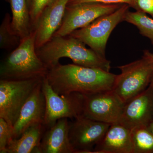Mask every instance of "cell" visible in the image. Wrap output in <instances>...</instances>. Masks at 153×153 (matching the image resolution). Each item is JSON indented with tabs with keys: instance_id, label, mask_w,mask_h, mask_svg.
Masks as SVG:
<instances>
[{
	"instance_id": "9c48e42d",
	"label": "cell",
	"mask_w": 153,
	"mask_h": 153,
	"mask_svg": "<svg viewBox=\"0 0 153 153\" xmlns=\"http://www.w3.org/2000/svg\"><path fill=\"white\" fill-rule=\"evenodd\" d=\"M82 95V115L110 124L119 122L125 103L113 91Z\"/></svg>"
},
{
	"instance_id": "ffe728a7",
	"label": "cell",
	"mask_w": 153,
	"mask_h": 153,
	"mask_svg": "<svg viewBox=\"0 0 153 153\" xmlns=\"http://www.w3.org/2000/svg\"><path fill=\"white\" fill-rule=\"evenodd\" d=\"M124 21L136 26L140 34L149 38L153 44V18H150L143 12L128 11Z\"/></svg>"
},
{
	"instance_id": "5bb4252c",
	"label": "cell",
	"mask_w": 153,
	"mask_h": 153,
	"mask_svg": "<svg viewBox=\"0 0 153 153\" xmlns=\"http://www.w3.org/2000/svg\"><path fill=\"white\" fill-rule=\"evenodd\" d=\"M68 119L58 120L46 129L36 150L38 153H75L69 138Z\"/></svg>"
},
{
	"instance_id": "4fadbf2b",
	"label": "cell",
	"mask_w": 153,
	"mask_h": 153,
	"mask_svg": "<svg viewBox=\"0 0 153 153\" xmlns=\"http://www.w3.org/2000/svg\"><path fill=\"white\" fill-rule=\"evenodd\" d=\"M69 0H54L44 9L33 25L36 49L53 37L60 27Z\"/></svg>"
},
{
	"instance_id": "cb8c5ba5",
	"label": "cell",
	"mask_w": 153,
	"mask_h": 153,
	"mask_svg": "<svg viewBox=\"0 0 153 153\" xmlns=\"http://www.w3.org/2000/svg\"><path fill=\"white\" fill-rule=\"evenodd\" d=\"M131 2V0H69L67 5H71L80 3L97 2L107 4H127L130 6Z\"/></svg>"
},
{
	"instance_id": "4316f807",
	"label": "cell",
	"mask_w": 153,
	"mask_h": 153,
	"mask_svg": "<svg viewBox=\"0 0 153 153\" xmlns=\"http://www.w3.org/2000/svg\"><path fill=\"white\" fill-rule=\"evenodd\" d=\"M149 86L150 87V88H151V89H152V91L153 93V73L152 76V78H151V81L150 82Z\"/></svg>"
},
{
	"instance_id": "30bf717a",
	"label": "cell",
	"mask_w": 153,
	"mask_h": 153,
	"mask_svg": "<svg viewBox=\"0 0 153 153\" xmlns=\"http://www.w3.org/2000/svg\"><path fill=\"white\" fill-rule=\"evenodd\" d=\"M111 125L83 115L69 122V138L75 153H92Z\"/></svg>"
},
{
	"instance_id": "9a60e30c",
	"label": "cell",
	"mask_w": 153,
	"mask_h": 153,
	"mask_svg": "<svg viewBox=\"0 0 153 153\" xmlns=\"http://www.w3.org/2000/svg\"><path fill=\"white\" fill-rule=\"evenodd\" d=\"M92 153H134L131 131L119 123L111 124Z\"/></svg>"
},
{
	"instance_id": "7a4b0ae2",
	"label": "cell",
	"mask_w": 153,
	"mask_h": 153,
	"mask_svg": "<svg viewBox=\"0 0 153 153\" xmlns=\"http://www.w3.org/2000/svg\"><path fill=\"white\" fill-rule=\"evenodd\" d=\"M85 45L79 39L70 36H54L37 48L36 52L48 69L60 63V58L67 57L76 65L109 71L110 61L91 48L88 49Z\"/></svg>"
},
{
	"instance_id": "d6986e66",
	"label": "cell",
	"mask_w": 153,
	"mask_h": 153,
	"mask_svg": "<svg viewBox=\"0 0 153 153\" xmlns=\"http://www.w3.org/2000/svg\"><path fill=\"white\" fill-rule=\"evenodd\" d=\"M21 41L12 27V17L9 13L6 14L0 27V48L13 51L19 46Z\"/></svg>"
},
{
	"instance_id": "ac0fdd59",
	"label": "cell",
	"mask_w": 153,
	"mask_h": 153,
	"mask_svg": "<svg viewBox=\"0 0 153 153\" xmlns=\"http://www.w3.org/2000/svg\"><path fill=\"white\" fill-rule=\"evenodd\" d=\"M134 153H153V134L146 126L131 130Z\"/></svg>"
},
{
	"instance_id": "603a6c76",
	"label": "cell",
	"mask_w": 153,
	"mask_h": 153,
	"mask_svg": "<svg viewBox=\"0 0 153 153\" xmlns=\"http://www.w3.org/2000/svg\"><path fill=\"white\" fill-rule=\"evenodd\" d=\"M130 7L136 11L149 14L153 18V0H131Z\"/></svg>"
},
{
	"instance_id": "d4e9b609",
	"label": "cell",
	"mask_w": 153,
	"mask_h": 153,
	"mask_svg": "<svg viewBox=\"0 0 153 153\" xmlns=\"http://www.w3.org/2000/svg\"><path fill=\"white\" fill-rule=\"evenodd\" d=\"M143 55L147 57L149 60L153 63V53L149 50H145L143 52Z\"/></svg>"
},
{
	"instance_id": "484cf974",
	"label": "cell",
	"mask_w": 153,
	"mask_h": 153,
	"mask_svg": "<svg viewBox=\"0 0 153 153\" xmlns=\"http://www.w3.org/2000/svg\"><path fill=\"white\" fill-rule=\"evenodd\" d=\"M147 128L153 134V120L149 124V125L147 126Z\"/></svg>"
},
{
	"instance_id": "7c38bea8",
	"label": "cell",
	"mask_w": 153,
	"mask_h": 153,
	"mask_svg": "<svg viewBox=\"0 0 153 153\" xmlns=\"http://www.w3.org/2000/svg\"><path fill=\"white\" fill-rule=\"evenodd\" d=\"M42 80L35 88L22 107L19 117L12 128L13 139L19 138L32 126L44 124L46 100L42 91Z\"/></svg>"
},
{
	"instance_id": "5b68a950",
	"label": "cell",
	"mask_w": 153,
	"mask_h": 153,
	"mask_svg": "<svg viewBox=\"0 0 153 153\" xmlns=\"http://www.w3.org/2000/svg\"><path fill=\"white\" fill-rule=\"evenodd\" d=\"M130 7L123 4L111 13L99 17L86 27L74 31L68 36L79 39L101 57H105V49L111 34L119 23L124 21Z\"/></svg>"
},
{
	"instance_id": "8fae6325",
	"label": "cell",
	"mask_w": 153,
	"mask_h": 153,
	"mask_svg": "<svg viewBox=\"0 0 153 153\" xmlns=\"http://www.w3.org/2000/svg\"><path fill=\"white\" fill-rule=\"evenodd\" d=\"M153 120V93L149 87L125 102L119 123L129 129L146 126Z\"/></svg>"
},
{
	"instance_id": "277c9868",
	"label": "cell",
	"mask_w": 153,
	"mask_h": 153,
	"mask_svg": "<svg viewBox=\"0 0 153 153\" xmlns=\"http://www.w3.org/2000/svg\"><path fill=\"white\" fill-rule=\"evenodd\" d=\"M117 68L121 73L117 75L112 90L124 103L149 87L153 73V63L145 55Z\"/></svg>"
},
{
	"instance_id": "3957f363",
	"label": "cell",
	"mask_w": 153,
	"mask_h": 153,
	"mask_svg": "<svg viewBox=\"0 0 153 153\" xmlns=\"http://www.w3.org/2000/svg\"><path fill=\"white\" fill-rule=\"evenodd\" d=\"M48 70L37 55L32 32L1 62L0 77L13 80L42 78L46 76Z\"/></svg>"
},
{
	"instance_id": "f1b7e54d",
	"label": "cell",
	"mask_w": 153,
	"mask_h": 153,
	"mask_svg": "<svg viewBox=\"0 0 153 153\" xmlns=\"http://www.w3.org/2000/svg\"><path fill=\"white\" fill-rule=\"evenodd\" d=\"M4 1H10V0H4Z\"/></svg>"
},
{
	"instance_id": "8992f818",
	"label": "cell",
	"mask_w": 153,
	"mask_h": 153,
	"mask_svg": "<svg viewBox=\"0 0 153 153\" xmlns=\"http://www.w3.org/2000/svg\"><path fill=\"white\" fill-rule=\"evenodd\" d=\"M44 78L0 80V117L12 128L22 107Z\"/></svg>"
},
{
	"instance_id": "e0dca14e",
	"label": "cell",
	"mask_w": 153,
	"mask_h": 153,
	"mask_svg": "<svg viewBox=\"0 0 153 153\" xmlns=\"http://www.w3.org/2000/svg\"><path fill=\"white\" fill-rule=\"evenodd\" d=\"M12 26L21 40L32 33L30 9L27 0H10Z\"/></svg>"
},
{
	"instance_id": "44dd1931",
	"label": "cell",
	"mask_w": 153,
	"mask_h": 153,
	"mask_svg": "<svg viewBox=\"0 0 153 153\" xmlns=\"http://www.w3.org/2000/svg\"><path fill=\"white\" fill-rule=\"evenodd\" d=\"M13 139L12 128L4 119L0 117V153H7V147Z\"/></svg>"
},
{
	"instance_id": "ba28073f",
	"label": "cell",
	"mask_w": 153,
	"mask_h": 153,
	"mask_svg": "<svg viewBox=\"0 0 153 153\" xmlns=\"http://www.w3.org/2000/svg\"><path fill=\"white\" fill-rule=\"evenodd\" d=\"M123 4L97 2L67 5L62 24L53 36H66L86 27L99 17L116 11Z\"/></svg>"
},
{
	"instance_id": "83f0119b",
	"label": "cell",
	"mask_w": 153,
	"mask_h": 153,
	"mask_svg": "<svg viewBox=\"0 0 153 153\" xmlns=\"http://www.w3.org/2000/svg\"><path fill=\"white\" fill-rule=\"evenodd\" d=\"M27 3L28 7L29 9H30V6H31V3H32V0H27Z\"/></svg>"
},
{
	"instance_id": "6da1fadb",
	"label": "cell",
	"mask_w": 153,
	"mask_h": 153,
	"mask_svg": "<svg viewBox=\"0 0 153 153\" xmlns=\"http://www.w3.org/2000/svg\"><path fill=\"white\" fill-rule=\"evenodd\" d=\"M117 75L100 68L59 63L49 68L46 77L60 95L73 92L85 94L112 90Z\"/></svg>"
},
{
	"instance_id": "7402d4cb",
	"label": "cell",
	"mask_w": 153,
	"mask_h": 153,
	"mask_svg": "<svg viewBox=\"0 0 153 153\" xmlns=\"http://www.w3.org/2000/svg\"><path fill=\"white\" fill-rule=\"evenodd\" d=\"M54 0H32L30 9L32 28L44 9Z\"/></svg>"
},
{
	"instance_id": "52a82bcc",
	"label": "cell",
	"mask_w": 153,
	"mask_h": 153,
	"mask_svg": "<svg viewBox=\"0 0 153 153\" xmlns=\"http://www.w3.org/2000/svg\"><path fill=\"white\" fill-rule=\"evenodd\" d=\"M42 89L46 100L44 123L46 128L61 118L74 119L82 115L83 95L73 92L60 95L53 90L46 76L42 80Z\"/></svg>"
},
{
	"instance_id": "2e32d148",
	"label": "cell",
	"mask_w": 153,
	"mask_h": 153,
	"mask_svg": "<svg viewBox=\"0 0 153 153\" xmlns=\"http://www.w3.org/2000/svg\"><path fill=\"white\" fill-rule=\"evenodd\" d=\"M46 129L43 124L30 127L19 138L11 141L7 153H36Z\"/></svg>"
}]
</instances>
